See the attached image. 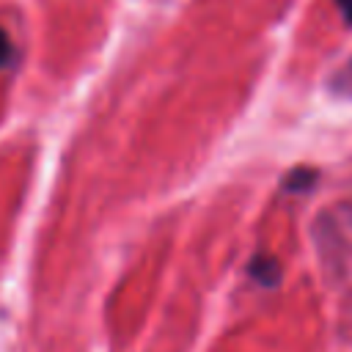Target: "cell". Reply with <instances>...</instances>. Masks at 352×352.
Returning <instances> with one entry per match:
<instances>
[{
	"label": "cell",
	"instance_id": "obj_1",
	"mask_svg": "<svg viewBox=\"0 0 352 352\" xmlns=\"http://www.w3.org/2000/svg\"><path fill=\"white\" fill-rule=\"evenodd\" d=\"M250 270L256 272L258 283H264V286H275V280H278V264H275L272 258H256Z\"/></svg>",
	"mask_w": 352,
	"mask_h": 352
},
{
	"label": "cell",
	"instance_id": "obj_2",
	"mask_svg": "<svg viewBox=\"0 0 352 352\" xmlns=\"http://www.w3.org/2000/svg\"><path fill=\"white\" fill-rule=\"evenodd\" d=\"M11 60H14V41H11V36L0 28V69L8 66Z\"/></svg>",
	"mask_w": 352,
	"mask_h": 352
},
{
	"label": "cell",
	"instance_id": "obj_3",
	"mask_svg": "<svg viewBox=\"0 0 352 352\" xmlns=\"http://www.w3.org/2000/svg\"><path fill=\"white\" fill-rule=\"evenodd\" d=\"M338 3V8H341V14H344V19L352 25V0H336Z\"/></svg>",
	"mask_w": 352,
	"mask_h": 352
},
{
	"label": "cell",
	"instance_id": "obj_4",
	"mask_svg": "<svg viewBox=\"0 0 352 352\" xmlns=\"http://www.w3.org/2000/svg\"><path fill=\"white\" fill-rule=\"evenodd\" d=\"M344 80L352 85V60H349V63H346V69H344Z\"/></svg>",
	"mask_w": 352,
	"mask_h": 352
}]
</instances>
